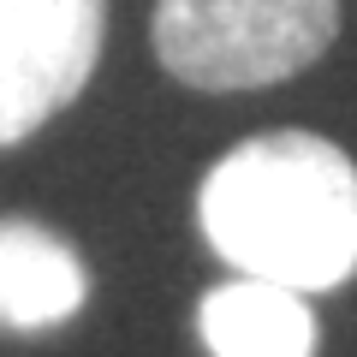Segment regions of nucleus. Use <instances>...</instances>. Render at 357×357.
Instances as JSON below:
<instances>
[{"label":"nucleus","instance_id":"1","mask_svg":"<svg viewBox=\"0 0 357 357\" xmlns=\"http://www.w3.org/2000/svg\"><path fill=\"white\" fill-rule=\"evenodd\" d=\"M197 227L232 274L333 292L357 274V161L316 131H256L203 173Z\"/></svg>","mask_w":357,"mask_h":357},{"label":"nucleus","instance_id":"2","mask_svg":"<svg viewBox=\"0 0 357 357\" xmlns=\"http://www.w3.org/2000/svg\"><path fill=\"white\" fill-rule=\"evenodd\" d=\"M340 36V0H155L149 42L167 77L232 96L310 72Z\"/></svg>","mask_w":357,"mask_h":357},{"label":"nucleus","instance_id":"3","mask_svg":"<svg viewBox=\"0 0 357 357\" xmlns=\"http://www.w3.org/2000/svg\"><path fill=\"white\" fill-rule=\"evenodd\" d=\"M107 42V0H0V149L84 96Z\"/></svg>","mask_w":357,"mask_h":357},{"label":"nucleus","instance_id":"4","mask_svg":"<svg viewBox=\"0 0 357 357\" xmlns=\"http://www.w3.org/2000/svg\"><path fill=\"white\" fill-rule=\"evenodd\" d=\"M89 298V268L54 227L0 215V328L48 333L72 321Z\"/></svg>","mask_w":357,"mask_h":357},{"label":"nucleus","instance_id":"5","mask_svg":"<svg viewBox=\"0 0 357 357\" xmlns=\"http://www.w3.org/2000/svg\"><path fill=\"white\" fill-rule=\"evenodd\" d=\"M208 357H316V310L274 280H220L197 310Z\"/></svg>","mask_w":357,"mask_h":357}]
</instances>
